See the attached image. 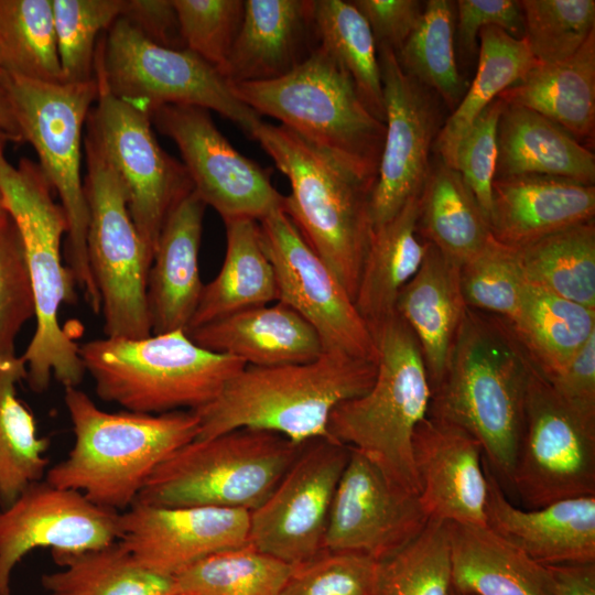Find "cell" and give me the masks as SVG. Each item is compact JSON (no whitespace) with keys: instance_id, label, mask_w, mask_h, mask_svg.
I'll return each mask as SVG.
<instances>
[{"instance_id":"cell-44","label":"cell","mask_w":595,"mask_h":595,"mask_svg":"<svg viewBox=\"0 0 595 595\" xmlns=\"http://www.w3.org/2000/svg\"><path fill=\"white\" fill-rule=\"evenodd\" d=\"M452 591L446 521L429 520L413 541L379 562L375 595H451Z\"/></svg>"},{"instance_id":"cell-16","label":"cell","mask_w":595,"mask_h":595,"mask_svg":"<svg viewBox=\"0 0 595 595\" xmlns=\"http://www.w3.org/2000/svg\"><path fill=\"white\" fill-rule=\"evenodd\" d=\"M349 455L348 446L327 437L303 443L270 497L250 512L249 544L292 566L324 552L332 501Z\"/></svg>"},{"instance_id":"cell-55","label":"cell","mask_w":595,"mask_h":595,"mask_svg":"<svg viewBox=\"0 0 595 595\" xmlns=\"http://www.w3.org/2000/svg\"><path fill=\"white\" fill-rule=\"evenodd\" d=\"M548 380L567 403L595 414V334L561 372Z\"/></svg>"},{"instance_id":"cell-43","label":"cell","mask_w":595,"mask_h":595,"mask_svg":"<svg viewBox=\"0 0 595 595\" xmlns=\"http://www.w3.org/2000/svg\"><path fill=\"white\" fill-rule=\"evenodd\" d=\"M292 567L248 543L191 565L173 577L174 591L190 595H280Z\"/></svg>"},{"instance_id":"cell-48","label":"cell","mask_w":595,"mask_h":595,"mask_svg":"<svg viewBox=\"0 0 595 595\" xmlns=\"http://www.w3.org/2000/svg\"><path fill=\"white\" fill-rule=\"evenodd\" d=\"M173 4L185 47L221 74L241 25L245 1L173 0Z\"/></svg>"},{"instance_id":"cell-52","label":"cell","mask_w":595,"mask_h":595,"mask_svg":"<svg viewBox=\"0 0 595 595\" xmlns=\"http://www.w3.org/2000/svg\"><path fill=\"white\" fill-rule=\"evenodd\" d=\"M455 13L457 37L465 53H475L479 31L486 26H497L517 39L523 36L519 1L458 0Z\"/></svg>"},{"instance_id":"cell-58","label":"cell","mask_w":595,"mask_h":595,"mask_svg":"<svg viewBox=\"0 0 595 595\" xmlns=\"http://www.w3.org/2000/svg\"><path fill=\"white\" fill-rule=\"evenodd\" d=\"M1 140H3V139H1ZM10 220H11V217L8 214V210L6 208L3 197H2V194H1V191H0V227L7 225Z\"/></svg>"},{"instance_id":"cell-17","label":"cell","mask_w":595,"mask_h":595,"mask_svg":"<svg viewBox=\"0 0 595 595\" xmlns=\"http://www.w3.org/2000/svg\"><path fill=\"white\" fill-rule=\"evenodd\" d=\"M152 125L174 141L194 192L223 220H260L284 208L285 196L270 174L239 153L215 126L209 110L187 105H163L150 111Z\"/></svg>"},{"instance_id":"cell-22","label":"cell","mask_w":595,"mask_h":595,"mask_svg":"<svg viewBox=\"0 0 595 595\" xmlns=\"http://www.w3.org/2000/svg\"><path fill=\"white\" fill-rule=\"evenodd\" d=\"M482 444L464 429L426 415L415 428L413 463L430 520L486 524L488 480Z\"/></svg>"},{"instance_id":"cell-8","label":"cell","mask_w":595,"mask_h":595,"mask_svg":"<svg viewBox=\"0 0 595 595\" xmlns=\"http://www.w3.org/2000/svg\"><path fill=\"white\" fill-rule=\"evenodd\" d=\"M79 356L100 399L150 414L205 405L246 366L201 347L183 329L93 339L79 346Z\"/></svg>"},{"instance_id":"cell-18","label":"cell","mask_w":595,"mask_h":595,"mask_svg":"<svg viewBox=\"0 0 595 595\" xmlns=\"http://www.w3.org/2000/svg\"><path fill=\"white\" fill-rule=\"evenodd\" d=\"M386 133L370 195L372 226L393 218L420 196L432 167L430 152L441 129L432 90L401 68L396 53L378 46Z\"/></svg>"},{"instance_id":"cell-47","label":"cell","mask_w":595,"mask_h":595,"mask_svg":"<svg viewBox=\"0 0 595 595\" xmlns=\"http://www.w3.org/2000/svg\"><path fill=\"white\" fill-rule=\"evenodd\" d=\"M461 290L469 309L500 316H516L526 280L518 251L493 236L473 257L461 264Z\"/></svg>"},{"instance_id":"cell-25","label":"cell","mask_w":595,"mask_h":595,"mask_svg":"<svg viewBox=\"0 0 595 595\" xmlns=\"http://www.w3.org/2000/svg\"><path fill=\"white\" fill-rule=\"evenodd\" d=\"M594 215V185L545 175L494 180L489 229L508 247H526Z\"/></svg>"},{"instance_id":"cell-7","label":"cell","mask_w":595,"mask_h":595,"mask_svg":"<svg viewBox=\"0 0 595 595\" xmlns=\"http://www.w3.org/2000/svg\"><path fill=\"white\" fill-rule=\"evenodd\" d=\"M371 334L377 347L375 381L367 392L333 410L328 439L359 452L393 484L419 496L412 440L432 396L423 356L397 313Z\"/></svg>"},{"instance_id":"cell-13","label":"cell","mask_w":595,"mask_h":595,"mask_svg":"<svg viewBox=\"0 0 595 595\" xmlns=\"http://www.w3.org/2000/svg\"><path fill=\"white\" fill-rule=\"evenodd\" d=\"M524 413L509 485L527 509L595 496V414L567 403L533 361Z\"/></svg>"},{"instance_id":"cell-3","label":"cell","mask_w":595,"mask_h":595,"mask_svg":"<svg viewBox=\"0 0 595 595\" xmlns=\"http://www.w3.org/2000/svg\"><path fill=\"white\" fill-rule=\"evenodd\" d=\"M64 400L75 441L68 456L48 469L46 482L118 512L127 510L152 472L199 431L193 410L106 412L77 387H66Z\"/></svg>"},{"instance_id":"cell-33","label":"cell","mask_w":595,"mask_h":595,"mask_svg":"<svg viewBox=\"0 0 595 595\" xmlns=\"http://www.w3.org/2000/svg\"><path fill=\"white\" fill-rule=\"evenodd\" d=\"M224 224L226 251L221 268L204 284L186 332L235 312L278 301L275 273L261 245L258 221L234 218Z\"/></svg>"},{"instance_id":"cell-31","label":"cell","mask_w":595,"mask_h":595,"mask_svg":"<svg viewBox=\"0 0 595 595\" xmlns=\"http://www.w3.org/2000/svg\"><path fill=\"white\" fill-rule=\"evenodd\" d=\"M419 197L409 199L393 218L372 228L354 299L370 332L396 314L400 290L425 257L429 242L416 230Z\"/></svg>"},{"instance_id":"cell-41","label":"cell","mask_w":595,"mask_h":595,"mask_svg":"<svg viewBox=\"0 0 595 595\" xmlns=\"http://www.w3.org/2000/svg\"><path fill=\"white\" fill-rule=\"evenodd\" d=\"M0 68L24 79L64 82L52 0H0Z\"/></svg>"},{"instance_id":"cell-32","label":"cell","mask_w":595,"mask_h":595,"mask_svg":"<svg viewBox=\"0 0 595 595\" xmlns=\"http://www.w3.org/2000/svg\"><path fill=\"white\" fill-rule=\"evenodd\" d=\"M552 120L577 139L595 130V32L565 61L537 63L499 96Z\"/></svg>"},{"instance_id":"cell-37","label":"cell","mask_w":595,"mask_h":595,"mask_svg":"<svg viewBox=\"0 0 595 595\" xmlns=\"http://www.w3.org/2000/svg\"><path fill=\"white\" fill-rule=\"evenodd\" d=\"M478 39L476 75L435 140L441 161L451 169L457 147L474 120L538 63L523 39L513 37L497 26L482 29Z\"/></svg>"},{"instance_id":"cell-57","label":"cell","mask_w":595,"mask_h":595,"mask_svg":"<svg viewBox=\"0 0 595 595\" xmlns=\"http://www.w3.org/2000/svg\"><path fill=\"white\" fill-rule=\"evenodd\" d=\"M0 138L4 141H23L9 97L0 83Z\"/></svg>"},{"instance_id":"cell-14","label":"cell","mask_w":595,"mask_h":595,"mask_svg":"<svg viewBox=\"0 0 595 595\" xmlns=\"http://www.w3.org/2000/svg\"><path fill=\"white\" fill-rule=\"evenodd\" d=\"M95 78L98 96L87 121L121 180L132 220L153 258L169 212L194 191L193 183L184 164L161 148L149 111Z\"/></svg>"},{"instance_id":"cell-23","label":"cell","mask_w":595,"mask_h":595,"mask_svg":"<svg viewBox=\"0 0 595 595\" xmlns=\"http://www.w3.org/2000/svg\"><path fill=\"white\" fill-rule=\"evenodd\" d=\"M485 470L490 529L542 565L595 562V496L521 509L508 500L491 469Z\"/></svg>"},{"instance_id":"cell-53","label":"cell","mask_w":595,"mask_h":595,"mask_svg":"<svg viewBox=\"0 0 595 595\" xmlns=\"http://www.w3.org/2000/svg\"><path fill=\"white\" fill-rule=\"evenodd\" d=\"M367 21L378 46L394 53L402 47L418 25L425 2L419 0L351 1Z\"/></svg>"},{"instance_id":"cell-29","label":"cell","mask_w":595,"mask_h":595,"mask_svg":"<svg viewBox=\"0 0 595 595\" xmlns=\"http://www.w3.org/2000/svg\"><path fill=\"white\" fill-rule=\"evenodd\" d=\"M453 588L473 595H553L550 573L487 524L447 522Z\"/></svg>"},{"instance_id":"cell-59","label":"cell","mask_w":595,"mask_h":595,"mask_svg":"<svg viewBox=\"0 0 595 595\" xmlns=\"http://www.w3.org/2000/svg\"><path fill=\"white\" fill-rule=\"evenodd\" d=\"M166 595H190V594H186V593H183V592H177V591L173 589L171 593H169Z\"/></svg>"},{"instance_id":"cell-10","label":"cell","mask_w":595,"mask_h":595,"mask_svg":"<svg viewBox=\"0 0 595 595\" xmlns=\"http://www.w3.org/2000/svg\"><path fill=\"white\" fill-rule=\"evenodd\" d=\"M23 141L34 148L39 165L57 193L67 223L68 262L95 314L100 296L87 258L88 205L82 175L84 126L98 96L96 78L82 83H46L2 74Z\"/></svg>"},{"instance_id":"cell-51","label":"cell","mask_w":595,"mask_h":595,"mask_svg":"<svg viewBox=\"0 0 595 595\" xmlns=\"http://www.w3.org/2000/svg\"><path fill=\"white\" fill-rule=\"evenodd\" d=\"M504 108L505 102L496 98L480 112L459 142L452 166L461 174L487 219L497 164V129Z\"/></svg>"},{"instance_id":"cell-12","label":"cell","mask_w":595,"mask_h":595,"mask_svg":"<svg viewBox=\"0 0 595 595\" xmlns=\"http://www.w3.org/2000/svg\"><path fill=\"white\" fill-rule=\"evenodd\" d=\"M95 75L111 94L149 113L163 105L196 106L220 113L249 137L261 120L217 68L187 48L153 43L123 18L99 37Z\"/></svg>"},{"instance_id":"cell-46","label":"cell","mask_w":595,"mask_h":595,"mask_svg":"<svg viewBox=\"0 0 595 595\" xmlns=\"http://www.w3.org/2000/svg\"><path fill=\"white\" fill-rule=\"evenodd\" d=\"M523 36L540 64L575 54L595 32L594 0H521Z\"/></svg>"},{"instance_id":"cell-2","label":"cell","mask_w":595,"mask_h":595,"mask_svg":"<svg viewBox=\"0 0 595 595\" xmlns=\"http://www.w3.org/2000/svg\"><path fill=\"white\" fill-rule=\"evenodd\" d=\"M376 372L375 361L329 351L302 364L246 365L216 398L193 410L199 421L196 439L244 428L273 432L299 445L328 439L333 410L367 392Z\"/></svg>"},{"instance_id":"cell-50","label":"cell","mask_w":595,"mask_h":595,"mask_svg":"<svg viewBox=\"0 0 595 595\" xmlns=\"http://www.w3.org/2000/svg\"><path fill=\"white\" fill-rule=\"evenodd\" d=\"M34 315L23 246L11 219L0 227V358L15 356V338Z\"/></svg>"},{"instance_id":"cell-27","label":"cell","mask_w":595,"mask_h":595,"mask_svg":"<svg viewBox=\"0 0 595 595\" xmlns=\"http://www.w3.org/2000/svg\"><path fill=\"white\" fill-rule=\"evenodd\" d=\"M186 333L201 347L247 366L309 363L324 351L315 329L279 301L235 312Z\"/></svg>"},{"instance_id":"cell-1","label":"cell","mask_w":595,"mask_h":595,"mask_svg":"<svg viewBox=\"0 0 595 595\" xmlns=\"http://www.w3.org/2000/svg\"><path fill=\"white\" fill-rule=\"evenodd\" d=\"M531 366L507 320L466 307L428 411L472 434L496 478L508 485L524 429Z\"/></svg>"},{"instance_id":"cell-15","label":"cell","mask_w":595,"mask_h":595,"mask_svg":"<svg viewBox=\"0 0 595 595\" xmlns=\"http://www.w3.org/2000/svg\"><path fill=\"white\" fill-rule=\"evenodd\" d=\"M258 224L261 245L274 269L278 301L315 329L324 351L377 363L374 336L354 300L284 208L273 210Z\"/></svg>"},{"instance_id":"cell-54","label":"cell","mask_w":595,"mask_h":595,"mask_svg":"<svg viewBox=\"0 0 595 595\" xmlns=\"http://www.w3.org/2000/svg\"><path fill=\"white\" fill-rule=\"evenodd\" d=\"M121 18L158 45L186 48L173 0H126Z\"/></svg>"},{"instance_id":"cell-30","label":"cell","mask_w":595,"mask_h":595,"mask_svg":"<svg viewBox=\"0 0 595 595\" xmlns=\"http://www.w3.org/2000/svg\"><path fill=\"white\" fill-rule=\"evenodd\" d=\"M497 150L495 178L545 175L594 185V154L562 127L530 109L505 104Z\"/></svg>"},{"instance_id":"cell-34","label":"cell","mask_w":595,"mask_h":595,"mask_svg":"<svg viewBox=\"0 0 595 595\" xmlns=\"http://www.w3.org/2000/svg\"><path fill=\"white\" fill-rule=\"evenodd\" d=\"M509 323L531 360L550 379L595 334V309L526 283L518 312Z\"/></svg>"},{"instance_id":"cell-4","label":"cell","mask_w":595,"mask_h":595,"mask_svg":"<svg viewBox=\"0 0 595 595\" xmlns=\"http://www.w3.org/2000/svg\"><path fill=\"white\" fill-rule=\"evenodd\" d=\"M0 140V191L23 246L31 281L36 326L24 354L26 380L40 393L52 376L65 388L77 387L85 374L79 346L61 326L63 303L76 300V282L62 261L61 245L68 231L65 212L37 163L21 159L13 165Z\"/></svg>"},{"instance_id":"cell-60","label":"cell","mask_w":595,"mask_h":595,"mask_svg":"<svg viewBox=\"0 0 595 595\" xmlns=\"http://www.w3.org/2000/svg\"><path fill=\"white\" fill-rule=\"evenodd\" d=\"M451 595H473V594H468V593H462V592H458L456 589L453 588L452 591V594Z\"/></svg>"},{"instance_id":"cell-56","label":"cell","mask_w":595,"mask_h":595,"mask_svg":"<svg viewBox=\"0 0 595 595\" xmlns=\"http://www.w3.org/2000/svg\"><path fill=\"white\" fill-rule=\"evenodd\" d=\"M545 566L553 595H595V562Z\"/></svg>"},{"instance_id":"cell-49","label":"cell","mask_w":595,"mask_h":595,"mask_svg":"<svg viewBox=\"0 0 595 595\" xmlns=\"http://www.w3.org/2000/svg\"><path fill=\"white\" fill-rule=\"evenodd\" d=\"M378 574L369 556L324 551L293 566L280 595H375Z\"/></svg>"},{"instance_id":"cell-38","label":"cell","mask_w":595,"mask_h":595,"mask_svg":"<svg viewBox=\"0 0 595 595\" xmlns=\"http://www.w3.org/2000/svg\"><path fill=\"white\" fill-rule=\"evenodd\" d=\"M26 378L22 357L0 358V509L9 507L48 464L50 441L36 435L32 412L17 397V383Z\"/></svg>"},{"instance_id":"cell-40","label":"cell","mask_w":595,"mask_h":595,"mask_svg":"<svg viewBox=\"0 0 595 595\" xmlns=\"http://www.w3.org/2000/svg\"><path fill=\"white\" fill-rule=\"evenodd\" d=\"M316 43L349 75L363 102L385 122V105L377 44L355 4L344 0H313Z\"/></svg>"},{"instance_id":"cell-45","label":"cell","mask_w":595,"mask_h":595,"mask_svg":"<svg viewBox=\"0 0 595 595\" xmlns=\"http://www.w3.org/2000/svg\"><path fill=\"white\" fill-rule=\"evenodd\" d=\"M52 7L64 82L94 79L97 42L122 17L126 0H52Z\"/></svg>"},{"instance_id":"cell-39","label":"cell","mask_w":595,"mask_h":595,"mask_svg":"<svg viewBox=\"0 0 595 595\" xmlns=\"http://www.w3.org/2000/svg\"><path fill=\"white\" fill-rule=\"evenodd\" d=\"M527 283L595 309V223L588 220L517 249Z\"/></svg>"},{"instance_id":"cell-11","label":"cell","mask_w":595,"mask_h":595,"mask_svg":"<svg viewBox=\"0 0 595 595\" xmlns=\"http://www.w3.org/2000/svg\"><path fill=\"white\" fill-rule=\"evenodd\" d=\"M87 258L98 290L106 337L152 335L147 301L152 256L130 215L125 187L86 120Z\"/></svg>"},{"instance_id":"cell-19","label":"cell","mask_w":595,"mask_h":595,"mask_svg":"<svg viewBox=\"0 0 595 595\" xmlns=\"http://www.w3.org/2000/svg\"><path fill=\"white\" fill-rule=\"evenodd\" d=\"M429 520L418 495L393 484L350 448L332 501L324 549L381 562L413 541Z\"/></svg>"},{"instance_id":"cell-26","label":"cell","mask_w":595,"mask_h":595,"mask_svg":"<svg viewBox=\"0 0 595 595\" xmlns=\"http://www.w3.org/2000/svg\"><path fill=\"white\" fill-rule=\"evenodd\" d=\"M316 45L313 0H246L221 74L229 84L275 79L301 64Z\"/></svg>"},{"instance_id":"cell-61","label":"cell","mask_w":595,"mask_h":595,"mask_svg":"<svg viewBox=\"0 0 595 595\" xmlns=\"http://www.w3.org/2000/svg\"><path fill=\"white\" fill-rule=\"evenodd\" d=\"M1 77H2V72H1V68H0V82H1Z\"/></svg>"},{"instance_id":"cell-28","label":"cell","mask_w":595,"mask_h":595,"mask_svg":"<svg viewBox=\"0 0 595 595\" xmlns=\"http://www.w3.org/2000/svg\"><path fill=\"white\" fill-rule=\"evenodd\" d=\"M461 264L429 244L415 274L400 290L397 315L413 333L433 390L463 321L466 305L459 280Z\"/></svg>"},{"instance_id":"cell-6","label":"cell","mask_w":595,"mask_h":595,"mask_svg":"<svg viewBox=\"0 0 595 595\" xmlns=\"http://www.w3.org/2000/svg\"><path fill=\"white\" fill-rule=\"evenodd\" d=\"M250 137L290 182L284 210L354 300L374 228V185L281 125L260 120Z\"/></svg>"},{"instance_id":"cell-20","label":"cell","mask_w":595,"mask_h":595,"mask_svg":"<svg viewBox=\"0 0 595 595\" xmlns=\"http://www.w3.org/2000/svg\"><path fill=\"white\" fill-rule=\"evenodd\" d=\"M120 512L100 507L82 493L45 482L31 483L0 509V594L12 595L11 573L35 548L85 551L119 539Z\"/></svg>"},{"instance_id":"cell-36","label":"cell","mask_w":595,"mask_h":595,"mask_svg":"<svg viewBox=\"0 0 595 595\" xmlns=\"http://www.w3.org/2000/svg\"><path fill=\"white\" fill-rule=\"evenodd\" d=\"M52 558L62 570L42 576L48 595H166L174 589L172 577L139 564L119 540L85 551L52 550Z\"/></svg>"},{"instance_id":"cell-62","label":"cell","mask_w":595,"mask_h":595,"mask_svg":"<svg viewBox=\"0 0 595 595\" xmlns=\"http://www.w3.org/2000/svg\"><path fill=\"white\" fill-rule=\"evenodd\" d=\"M1 595V594H0Z\"/></svg>"},{"instance_id":"cell-5","label":"cell","mask_w":595,"mask_h":595,"mask_svg":"<svg viewBox=\"0 0 595 595\" xmlns=\"http://www.w3.org/2000/svg\"><path fill=\"white\" fill-rule=\"evenodd\" d=\"M230 87L258 115L278 119L311 147L375 184L385 122L368 110L349 75L321 46L282 77Z\"/></svg>"},{"instance_id":"cell-21","label":"cell","mask_w":595,"mask_h":595,"mask_svg":"<svg viewBox=\"0 0 595 595\" xmlns=\"http://www.w3.org/2000/svg\"><path fill=\"white\" fill-rule=\"evenodd\" d=\"M250 512L133 502L120 512L119 541L145 569L174 577L215 553L249 543Z\"/></svg>"},{"instance_id":"cell-35","label":"cell","mask_w":595,"mask_h":595,"mask_svg":"<svg viewBox=\"0 0 595 595\" xmlns=\"http://www.w3.org/2000/svg\"><path fill=\"white\" fill-rule=\"evenodd\" d=\"M416 230L459 264L491 237L488 219L461 174L442 161L431 167L420 194Z\"/></svg>"},{"instance_id":"cell-42","label":"cell","mask_w":595,"mask_h":595,"mask_svg":"<svg viewBox=\"0 0 595 595\" xmlns=\"http://www.w3.org/2000/svg\"><path fill=\"white\" fill-rule=\"evenodd\" d=\"M454 33V2L429 0L418 25L396 53L404 73L440 96L453 110L465 94L455 61Z\"/></svg>"},{"instance_id":"cell-9","label":"cell","mask_w":595,"mask_h":595,"mask_svg":"<svg viewBox=\"0 0 595 595\" xmlns=\"http://www.w3.org/2000/svg\"><path fill=\"white\" fill-rule=\"evenodd\" d=\"M301 446L280 434L246 428L193 440L152 472L134 502L251 512L270 497Z\"/></svg>"},{"instance_id":"cell-24","label":"cell","mask_w":595,"mask_h":595,"mask_svg":"<svg viewBox=\"0 0 595 595\" xmlns=\"http://www.w3.org/2000/svg\"><path fill=\"white\" fill-rule=\"evenodd\" d=\"M205 203L192 191L169 212L148 273L152 334L186 332L203 290L199 247Z\"/></svg>"}]
</instances>
